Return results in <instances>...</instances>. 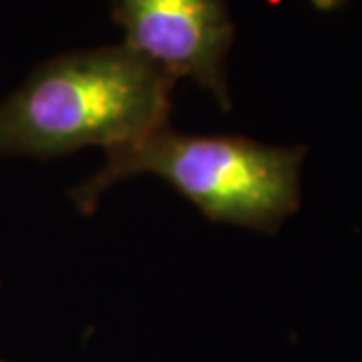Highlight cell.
I'll use <instances>...</instances> for the list:
<instances>
[{"label":"cell","mask_w":362,"mask_h":362,"mask_svg":"<svg viewBox=\"0 0 362 362\" xmlns=\"http://www.w3.org/2000/svg\"><path fill=\"white\" fill-rule=\"evenodd\" d=\"M175 81L123 42L57 54L0 103V156L107 151L169 123Z\"/></svg>","instance_id":"obj_1"},{"label":"cell","mask_w":362,"mask_h":362,"mask_svg":"<svg viewBox=\"0 0 362 362\" xmlns=\"http://www.w3.org/2000/svg\"><path fill=\"white\" fill-rule=\"evenodd\" d=\"M304 145H266L238 135H189L171 125L107 151L105 165L71 189L90 216L119 181L157 175L189 199L207 220L276 233L300 207Z\"/></svg>","instance_id":"obj_2"},{"label":"cell","mask_w":362,"mask_h":362,"mask_svg":"<svg viewBox=\"0 0 362 362\" xmlns=\"http://www.w3.org/2000/svg\"><path fill=\"white\" fill-rule=\"evenodd\" d=\"M123 45L165 75L189 78L223 113L232 109L228 54L233 45L226 0H109Z\"/></svg>","instance_id":"obj_3"},{"label":"cell","mask_w":362,"mask_h":362,"mask_svg":"<svg viewBox=\"0 0 362 362\" xmlns=\"http://www.w3.org/2000/svg\"><path fill=\"white\" fill-rule=\"evenodd\" d=\"M0 362H8V361H4V358H0Z\"/></svg>","instance_id":"obj_4"}]
</instances>
